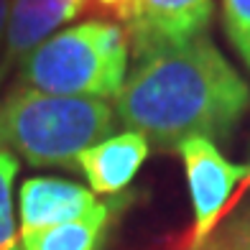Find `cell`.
<instances>
[{"instance_id": "1", "label": "cell", "mask_w": 250, "mask_h": 250, "mask_svg": "<svg viewBox=\"0 0 250 250\" xmlns=\"http://www.w3.org/2000/svg\"><path fill=\"white\" fill-rule=\"evenodd\" d=\"M250 110V84L207 33L135 59L115 97L118 125L161 151L189 138L227 141Z\"/></svg>"}, {"instance_id": "2", "label": "cell", "mask_w": 250, "mask_h": 250, "mask_svg": "<svg viewBox=\"0 0 250 250\" xmlns=\"http://www.w3.org/2000/svg\"><path fill=\"white\" fill-rule=\"evenodd\" d=\"M115 107L16 84L0 100V148L31 166L77 168V156L112 135Z\"/></svg>"}, {"instance_id": "3", "label": "cell", "mask_w": 250, "mask_h": 250, "mask_svg": "<svg viewBox=\"0 0 250 250\" xmlns=\"http://www.w3.org/2000/svg\"><path fill=\"white\" fill-rule=\"evenodd\" d=\"M130 41L105 18L54 33L16 69V84L64 97H118L128 79Z\"/></svg>"}, {"instance_id": "4", "label": "cell", "mask_w": 250, "mask_h": 250, "mask_svg": "<svg viewBox=\"0 0 250 250\" xmlns=\"http://www.w3.org/2000/svg\"><path fill=\"white\" fill-rule=\"evenodd\" d=\"M95 13L118 23L141 59L207 33L214 0H95Z\"/></svg>"}, {"instance_id": "5", "label": "cell", "mask_w": 250, "mask_h": 250, "mask_svg": "<svg viewBox=\"0 0 250 250\" xmlns=\"http://www.w3.org/2000/svg\"><path fill=\"white\" fill-rule=\"evenodd\" d=\"M191 199V235L189 250H202L212 237L222 209L227 207L237 184L250 179V164H232L209 138H189L179 146Z\"/></svg>"}, {"instance_id": "6", "label": "cell", "mask_w": 250, "mask_h": 250, "mask_svg": "<svg viewBox=\"0 0 250 250\" xmlns=\"http://www.w3.org/2000/svg\"><path fill=\"white\" fill-rule=\"evenodd\" d=\"M95 10V0H10L5 46L0 54V82L62 26Z\"/></svg>"}, {"instance_id": "7", "label": "cell", "mask_w": 250, "mask_h": 250, "mask_svg": "<svg viewBox=\"0 0 250 250\" xmlns=\"http://www.w3.org/2000/svg\"><path fill=\"white\" fill-rule=\"evenodd\" d=\"M102 202L97 199L95 191L77 184V181L54 179V176H31L21 184L18 191L21 235L87 217Z\"/></svg>"}, {"instance_id": "8", "label": "cell", "mask_w": 250, "mask_h": 250, "mask_svg": "<svg viewBox=\"0 0 250 250\" xmlns=\"http://www.w3.org/2000/svg\"><path fill=\"white\" fill-rule=\"evenodd\" d=\"M151 143L135 130L107 135L77 156V171L87 179L89 189L102 197H118L138 176Z\"/></svg>"}, {"instance_id": "9", "label": "cell", "mask_w": 250, "mask_h": 250, "mask_svg": "<svg viewBox=\"0 0 250 250\" xmlns=\"http://www.w3.org/2000/svg\"><path fill=\"white\" fill-rule=\"evenodd\" d=\"M125 199L128 197H115L112 202H102L87 217L21 235V250H102L115 209Z\"/></svg>"}, {"instance_id": "10", "label": "cell", "mask_w": 250, "mask_h": 250, "mask_svg": "<svg viewBox=\"0 0 250 250\" xmlns=\"http://www.w3.org/2000/svg\"><path fill=\"white\" fill-rule=\"evenodd\" d=\"M18 176V158L0 148V250H21L16 240V214H13V184Z\"/></svg>"}, {"instance_id": "11", "label": "cell", "mask_w": 250, "mask_h": 250, "mask_svg": "<svg viewBox=\"0 0 250 250\" xmlns=\"http://www.w3.org/2000/svg\"><path fill=\"white\" fill-rule=\"evenodd\" d=\"M220 21L232 46L250 51V0H220Z\"/></svg>"}, {"instance_id": "12", "label": "cell", "mask_w": 250, "mask_h": 250, "mask_svg": "<svg viewBox=\"0 0 250 250\" xmlns=\"http://www.w3.org/2000/svg\"><path fill=\"white\" fill-rule=\"evenodd\" d=\"M202 250H250V212L232 217L217 235L209 237Z\"/></svg>"}, {"instance_id": "13", "label": "cell", "mask_w": 250, "mask_h": 250, "mask_svg": "<svg viewBox=\"0 0 250 250\" xmlns=\"http://www.w3.org/2000/svg\"><path fill=\"white\" fill-rule=\"evenodd\" d=\"M8 13H10V0H0V54L5 46V31H8Z\"/></svg>"}, {"instance_id": "14", "label": "cell", "mask_w": 250, "mask_h": 250, "mask_svg": "<svg viewBox=\"0 0 250 250\" xmlns=\"http://www.w3.org/2000/svg\"><path fill=\"white\" fill-rule=\"evenodd\" d=\"M240 56H243V62L248 64V69H250V51H245V54H240Z\"/></svg>"}]
</instances>
